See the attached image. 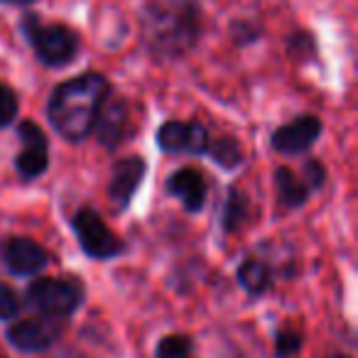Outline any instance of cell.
<instances>
[{"mask_svg": "<svg viewBox=\"0 0 358 358\" xmlns=\"http://www.w3.org/2000/svg\"><path fill=\"white\" fill-rule=\"evenodd\" d=\"M108 94L110 86L101 74H81L62 84L52 94L50 108H47L57 133L71 143L84 140L96 128V120L103 110Z\"/></svg>", "mask_w": 358, "mask_h": 358, "instance_id": "1", "label": "cell"}, {"mask_svg": "<svg viewBox=\"0 0 358 358\" xmlns=\"http://www.w3.org/2000/svg\"><path fill=\"white\" fill-rule=\"evenodd\" d=\"M148 42L157 55L177 57L194 45L199 13L192 0H157L145 15Z\"/></svg>", "mask_w": 358, "mask_h": 358, "instance_id": "2", "label": "cell"}, {"mask_svg": "<svg viewBox=\"0 0 358 358\" xmlns=\"http://www.w3.org/2000/svg\"><path fill=\"white\" fill-rule=\"evenodd\" d=\"M22 30L32 42V50L40 62L50 66L66 64L79 52V37L64 25H45L37 15H27L22 20Z\"/></svg>", "mask_w": 358, "mask_h": 358, "instance_id": "3", "label": "cell"}, {"mask_svg": "<svg viewBox=\"0 0 358 358\" xmlns=\"http://www.w3.org/2000/svg\"><path fill=\"white\" fill-rule=\"evenodd\" d=\"M27 297L47 317H66L81 304L84 289L71 278H40L30 285Z\"/></svg>", "mask_w": 358, "mask_h": 358, "instance_id": "4", "label": "cell"}, {"mask_svg": "<svg viewBox=\"0 0 358 358\" xmlns=\"http://www.w3.org/2000/svg\"><path fill=\"white\" fill-rule=\"evenodd\" d=\"M74 231L79 236V243L91 258H113L123 250V243L118 241V236L103 224L99 214L94 209H81L74 216Z\"/></svg>", "mask_w": 358, "mask_h": 358, "instance_id": "5", "label": "cell"}, {"mask_svg": "<svg viewBox=\"0 0 358 358\" xmlns=\"http://www.w3.org/2000/svg\"><path fill=\"white\" fill-rule=\"evenodd\" d=\"M0 260L15 275H35L47 265V250L32 238L13 236L0 243Z\"/></svg>", "mask_w": 358, "mask_h": 358, "instance_id": "6", "label": "cell"}, {"mask_svg": "<svg viewBox=\"0 0 358 358\" xmlns=\"http://www.w3.org/2000/svg\"><path fill=\"white\" fill-rule=\"evenodd\" d=\"M157 145L167 152H187L199 155L206 152L209 145V133L201 123H179L169 120L157 130Z\"/></svg>", "mask_w": 358, "mask_h": 358, "instance_id": "7", "label": "cell"}, {"mask_svg": "<svg viewBox=\"0 0 358 358\" xmlns=\"http://www.w3.org/2000/svg\"><path fill=\"white\" fill-rule=\"evenodd\" d=\"M20 138L25 143V150L17 155L15 167L22 179H35L50 164V159H47V138L40 125L32 123V120H25L20 125Z\"/></svg>", "mask_w": 358, "mask_h": 358, "instance_id": "8", "label": "cell"}, {"mask_svg": "<svg viewBox=\"0 0 358 358\" xmlns=\"http://www.w3.org/2000/svg\"><path fill=\"white\" fill-rule=\"evenodd\" d=\"M8 336L20 351H45L59 336V324L55 322V317L22 319V322L13 324Z\"/></svg>", "mask_w": 358, "mask_h": 358, "instance_id": "9", "label": "cell"}, {"mask_svg": "<svg viewBox=\"0 0 358 358\" xmlns=\"http://www.w3.org/2000/svg\"><path fill=\"white\" fill-rule=\"evenodd\" d=\"M322 133V123L314 115H302L289 125H282L273 133V148L285 155H297L312 148L314 140Z\"/></svg>", "mask_w": 358, "mask_h": 358, "instance_id": "10", "label": "cell"}, {"mask_svg": "<svg viewBox=\"0 0 358 358\" xmlns=\"http://www.w3.org/2000/svg\"><path fill=\"white\" fill-rule=\"evenodd\" d=\"M145 174V159L133 155V157H123L115 162L113 177H110V201H113L118 209H125L133 199L135 189H138L140 179Z\"/></svg>", "mask_w": 358, "mask_h": 358, "instance_id": "11", "label": "cell"}, {"mask_svg": "<svg viewBox=\"0 0 358 358\" xmlns=\"http://www.w3.org/2000/svg\"><path fill=\"white\" fill-rule=\"evenodd\" d=\"M169 194L177 196L187 211H201L206 201V179L199 169L194 167H185L174 172L167 182Z\"/></svg>", "mask_w": 358, "mask_h": 358, "instance_id": "12", "label": "cell"}, {"mask_svg": "<svg viewBox=\"0 0 358 358\" xmlns=\"http://www.w3.org/2000/svg\"><path fill=\"white\" fill-rule=\"evenodd\" d=\"M99 138L106 148H118L120 143H125V138L130 135L133 130V115H130V108L128 103H108V108L101 110L99 120Z\"/></svg>", "mask_w": 358, "mask_h": 358, "instance_id": "13", "label": "cell"}, {"mask_svg": "<svg viewBox=\"0 0 358 358\" xmlns=\"http://www.w3.org/2000/svg\"><path fill=\"white\" fill-rule=\"evenodd\" d=\"M275 185H278V194H280V201L285 206H299L307 201L309 196V187L302 177L297 179V174L287 167H280L275 172Z\"/></svg>", "mask_w": 358, "mask_h": 358, "instance_id": "14", "label": "cell"}, {"mask_svg": "<svg viewBox=\"0 0 358 358\" xmlns=\"http://www.w3.org/2000/svg\"><path fill=\"white\" fill-rule=\"evenodd\" d=\"M238 282L243 285L250 294H260V292H265L270 285V270L265 268L263 263H258V260H248V263L241 265Z\"/></svg>", "mask_w": 358, "mask_h": 358, "instance_id": "15", "label": "cell"}, {"mask_svg": "<svg viewBox=\"0 0 358 358\" xmlns=\"http://www.w3.org/2000/svg\"><path fill=\"white\" fill-rule=\"evenodd\" d=\"M206 152L211 155L216 164H221L224 169H234L241 162V148L234 138H219L214 143L206 145Z\"/></svg>", "mask_w": 358, "mask_h": 358, "instance_id": "16", "label": "cell"}, {"mask_svg": "<svg viewBox=\"0 0 358 358\" xmlns=\"http://www.w3.org/2000/svg\"><path fill=\"white\" fill-rule=\"evenodd\" d=\"M157 358H194V346L187 336L172 334L157 343Z\"/></svg>", "mask_w": 358, "mask_h": 358, "instance_id": "17", "label": "cell"}, {"mask_svg": "<svg viewBox=\"0 0 358 358\" xmlns=\"http://www.w3.org/2000/svg\"><path fill=\"white\" fill-rule=\"evenodd\" d=\"M245 219V199L238 194L236 189L229 192V199H226V209H224V229L226 231H236Z\"/></svg>", "mask_w": 358, "mask_h": 358, "instance_id": "18", "label": "cell"}, {"mask_svg": "<svg viewBox=\"0 0 358 358\" xmlns=\"http://www.w3.org/2000/svg\"><path fill=\"white\" fill-rule=\"evenodd\" d=\"M17 115V99L6 84H0V128H6Z\"/></svg>", "mask_w": 358, "mask_h": 358, "instance_id": "19", "label": "cell"}, {"mask_svg": "<svg viewBox=\"0 0 358 358\" xmlns=\"http://www.w3.org/2000/svg\"><path fill=\"white\" fill-rule=\"evenodd\" d=\"M17 312H20V299H17L15 289L0 282V319H10Z\"/></svg>", "mask_w": 358, "mask_h": 358, "instance_id": "20", "label": "cell"}, {"mask_svg": "<svg viewBox=\"0 0 358 358\" xmlns=\"http://www.w3.org/2000/svg\"><path fill=\"white\" fill-rule=\"evenodd\" d=\"M299 346H302V338H299V334H294V331H280L278 334L275 351H278L280 358H289L292 353L299 351Z\"/></svg>", "mask_w": 358, "mask_h": 358, "instance_id": "21", "label": "cell"}, {"mask_svg": "<svg viewBox=\"0 0 358 358\" xmlns=\"http://www.w3.org/2000/svg\"><path fill=\"white\" fill-rule=\"evenodd\" d=\"M307 182L309 189H317L324 182V167L319 162H307V177H302Z\"/></svg>", "mask_w": 358, "mask_h": 358, "instance_id": "22", "label": "cell"}, {"mask_svg": "<svg viewBox=\"0 0 358 358\" xmlns=\"http://www.w3.org/2000/svg\"><path fill=\"white\" fill-rule=\"evenodd\" d=\"M0 3H10V6H27L32 0H0Z\"/></svg>", "mask_w": 358, "mask_h": 358, "instance_id": "23", "label": "cell"}, {"mask_svg": "<svg viewBox=\"0 0 358 358\" xmlns=\"http://www.w3.org/2000/svg\"><path fill=\"white\" fill-rule=\"evenodd\" d=\"M329 358H348V356H343V353H334V356H329Z\"/></svg>", "mask_w": 358, "mask_h": 358, "instance_id": "24", "label": "cell"}, {"mask_svg": "<svg viewBox=\"0 0 358 358\" xmlns=\"http://www.w3.org/2000/svg\"><path fill=\"white\" fill-rule=\"evenodd\" d=\"M0 358H3V356H0Z\"/></svg>", "mask_w": 358, "mask_h": 358, "instance_id": "25", "label": "cell"}]
</instances>
